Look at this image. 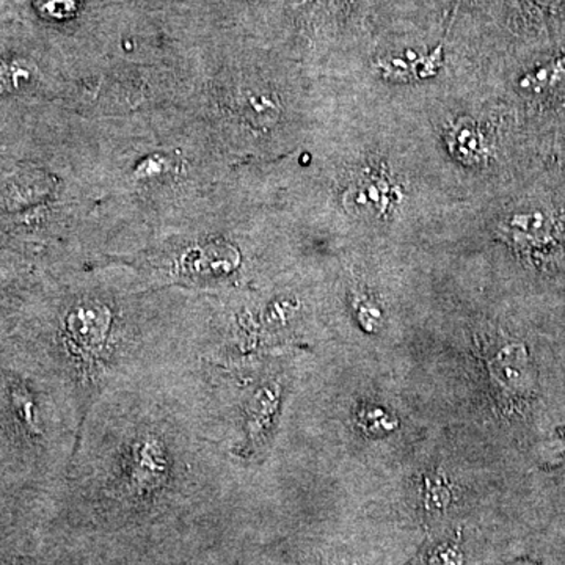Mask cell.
Masks as SVG:
<instances>
[{
    "label": "cell",
    "mask_w": 565,
    "mask_h": 565,
    "mask_svg": "<svg viewBox=\"0 0 565 565\" xmlns=\"http://www.w3.org/2000/svg\"><path fill=\"white\" fill-rule=\"evenodd\" d=\"M565 77V57L557 58V61L542 66L541 70L534 71L533 74L525 77L522 82L523 88L526 90L541 93L555 87L557 82L563 81Z\"/></svg>",
    "instance_id": "8992f818"
},
{
    "label": "cell",
    "mask_w": 565,
    "mask_h": 565,
    "mask_svg": "<svg viewBox=\"0 0 565 565\" xmlns=\"http://www.w3.org/2000/svg\"><path fill=\"white\" fill-rule=\"evenodd\" d=\"M170 478L169 449L158 434L145 433L134 438L122 470V487L136 498L159 492Z\"/></svg>",
    "instance_id": "7a4b0ae2"
},
{
    "label": "cell",
    "mask_w": 565,
    "mask_h": 565,
    "mask_svg": "<svg viewBox=\"0 0 565 565\" xmlns=\"http://www.w3.org/2000/svg\"><path fill=\"white\" fill-rule=\"evenodd\" d=\"M535 6L542 7V9H555L559 6L561 0H533Z\"/></svg>",
    "instance_id": "52a82bcc"
},
{
    "label": "cell",
    "mask_w": 565,
    "mask_h": 565,
    "mask_svg": "<svg viewBox=\"0 0 565 565\" xmlns=\"http://www.w3.org/2000/svg\"><path fill=\"white\" fill-rule=\"evenodd\" d=\"M281 404V385L267 382L255 390L245 405V452L253 455L273 433Z\"/></svg>",
    "instance_id": "3957f363"
},
{
    "label": "cell",
    "mask_w": 565,
    "mask_h": 565,
    "mask_svg": "<svg viewBox=\"0 0 565 565\" xmlns=\"http://www.w3.org/2000/svg\"><path fill=\"white\" fill-rule=\"evenodd\" d=\"M11 401H13V411L17 414L18 422L22 424V429L32 437H40L39 411H36L32 394L28 392L24 385H14L11 388Z\"/></svg>",
    "instance_id": "5b68a950"
},
{
    "label": "cell",
    "mask_w": 565,
    "mask_h": 565,
    "mask_svg": "<svg viewBox=\"0 0 565 565\" xmlns=\"http://www.w3.org/2000/svg\"><path fill=\"white\" fill-rule=\"evenodd\" d=\"M18 565H36V564H18Z\"/></svg>",
    "instance_id": "ba28073f"
},
{
    "label": "cell",
    "mask_w": 565,
    "mask_h": 565,
    "mask_svg": "<svg viewBox=\"0 0 565 565\" xmlns=\"http://www.w3.org/2000/svg\"><path fill=\"white\" fill-rule=\"evenodd\" d=\"M111 316L103 307H81L65 322L63 343L79 396L81 423L106 382L111 356Z\"/></svg>",
    "instance_id": "6da1fadb"
},
{
    "label": "cell",
    "mask_w": 565,
    "mask_h": 565,
    "mask_svg": "<svg viewBox=\"0 0 565 565\" xmlns=\"http://www.w3.org/2000/svg\"><path fill=\"white\" fill-rule=\"evenodd\" d=\"M509 236L522 250H542L555 243L556 221L544 211L519 214L509 222Z\"/></svg>",
    "instance_id": "277c9868"
}]
</instances>
